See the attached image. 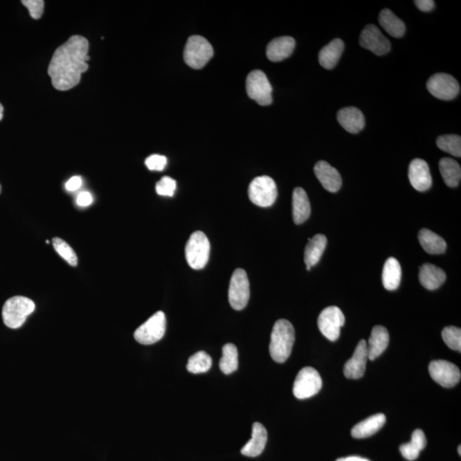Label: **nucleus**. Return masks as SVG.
Listing matches in <instances>:
<instances>
[{
  "mask_svg": "<svg viewBox=\"0 0 461 461\" xmlns=\"http://www.w3.org/2000/svg\"><path fill=\"white\" fill-rule=\"evenodd\" d=\"M89 40L80 35L71 36L55 51L48 68L55 89L68 91L78 85L82 75L89 68Z\"/></svg>",
  "mask_w": 461,
  "mask_h": 461,
  "instance_id": "nucleus-1",
  "label": "nucleus"
},
{
  "mask_svg": "<svg viewBox=\"0 0 461 461\" xmlns=\"http://www.w3.org/2000/svg\"><path fill=\"white\" fill-rule=\"evenodd\" d=\"M295 343L293 325L287 320H279L273 325L269 345L270 356L278 363L290 357Z\"/></svg>",
  "mask_w": 461,
  "mask_h": 461,
  "instance_id": "nucleus-2",
  "label": "nucleus"
},
{
  "mask_svg": "<svg viewBox=\"0 0 461 461\" xmlns=\"http://www.w3.org/2000/svg\"><path fill=\"white\" fill-rule=\"evenodd\" d=\"M35 302L25 296H13L3 306L2 317L6 327L17 329L25 323L27 318L34 312Z\"/></svg>",
  "mask_w": 461,
  "mask_h": 461,
  "instance_id": "nucleus-3",
  "label": "nucleus"
},
{
  "mask_svg": "<svg viewBox=\"0 0 461 461\" xmlns=\"http://www.w3.org/2000/svg\"><path fill=\"white\" fill-rule=\"evenodd\" d=\"M186 259L192 269L205 268L210 259V244L206 234L200 230L193 233L186 245Z\"/></svg>",
  "mask_w": 461,
  "mask_h": 461,
  "instance_id": "nucleus-4",
  "label": "nucleus"
},
{
  "mask_svg": "<svg viewBox=\"0 0 461 461\" xmlns=\"http://www.w3.org/2000/svg\"><path fill=\"white\" fill-rule=\"evenodd\" d=\"M214 49L211 44L202 36H191L186 42L184 51L186 64L194 69L204 67L213 57Z\"/></svg>",
  "mask_w": 461,
  "mask_h": 461,
  "instance_id": "nucleus-5",
  "label": "nucleus"
},
{
  "mask_svg": "<svg viewBox=\"0 0 461 461\" xmlns=\"http://www.w3.org/2000/svg\"><path fill=\"white\" fill-rule=\"evenodd\" d=\"M252 203L259 207L268 208L275 202L278 190L275 181L269 177H256L251 182L248 190Z\"/></svg>",
  "mask_w": 461,
  "mask_h": 461,
  "instance_id": "nucleus-6",
  "label": "nucleus"
},
{
  "mask_svg": "<svg viewBox=\"0 0 461 461\" xmlns=\"http://www.w3.org/2000/svg\"><path fill=\"white\" fill-rule=\"evenodd\" d=\"M166 325L165 314L163 311H159L135 331L134 338L141 345H153L163 338L166 332Z\"/></svg>",
  "mask_w": 461,
  "mask_h": 461,
  "instance_id": "nucleus-7",
  "label": "nucleus"
},
{
  "mask_svg": "<svg viewBox=\"0 0 461 461\" xmlns=\"http://www.w3.org/2000/svg\"><path fill=\"white\" fill-rule=\"evenodd\" d=\"M250 282L246 272L242 269L234 271L230 281L228 299L233 309L242 310L250 300Z\"/></svg>",
  "mask_w": 461,
  "mask_h": 461,
  "instance_id": "nucleus-8",
  "label": "nucleus"
},
{
  "mask_svg": "<svg viewBox=\"0 0 461 461\" xmlns=\"http://www.w3.org/2000/svg\"><path fill=\"white\" fill-rule=\"evenodd\" d=\"M246 91L248 96L257 104L266 106L272 104V86L268 77L261 71L250 73L246 80Z\"/></svg>",
  "mask_w": 461,
  "mask_h": 461,
  "instance_id": "nucleus-9",
  "label": "nucleus"
},
{
  "mask_svg": "<svg viewBox=\"0 0 461 461\" xmlns=\"http://www.w3.org/2000/svg\"><path fill=\"white\" fill-rule=\"evenodd\" d=\"M322 388V379L320 373L311 367L303 368L298 372L293 386L294 396L303 400L316 396Z\"/></svg>",
  "mask_w": 461,
  "mask_h": 461,
  "instance_id": "nucleus-10",
  "label": "nucleus"
},
{
  "mask_svg": "<svg viewBox=\"0 0 461 461\" xmlns=\"http://www.w3.org/2000/svg\"><path fill=\"white\" fill-rule=\"evenodd\" d=\"M345 323V317L342 310L336 306L325 309L318 318V327L325 338L334 342L340 336V330Z\"/></svg>",
  "mask_w": 461,
  "mask_h": 461,
  "instance_id": "nucleus-11",
  "label": "nucleus"
},
{
  "mask_svg": "<svg viewBox=\"0 0 461 461\" xmlns=\"http://www.w3.org/2000/svg\"><path fill=\"white\" fill-rule=\"evenodd\" d=\"M427 89L435 98L441 100H452L458 96L460 85L452 75L438 73L427 82Z\"/></svg>",
  "mask_w": 461,
  "mask_h": 461,
  "instance_id": "nucleus-12",
  "label": "nucleus"
},
{
  "mask_svg": "<svg viewBox=\"0 0 461 461\" xmlns=\"http://www.w3.org/2000/svg\"><path fill=\"white\" fill-rule=\"evenodd\" d=\"M429 372L435 382L445 388L455 387L461 378L459 368L451 362L444 360L431 361Z\"/></svg>",
  "mask_w": 461,
  "mask_h": 461,
  "instance_id": "nucleus-13",
  "label": "nucleus"
},
{
  "mask_svg": "<svg viewBox=\"0 0 461 461\" xmlns=\"http://www.w3.org/2000/svg\"><path fill=\"white\" fill-rule=\"evenodd\" d=\"M360 45L372 53L383 56L389 53L390 42L375 25L369 24L362 30Z\"/></svg>",
  "mask_w": 461,
  "mask_h": 461,
  "instance_id": "nucleus-14",
  "label": "nucleus"
},
{
  "mask_svg": "<svg viewBox=\"0 0 461 461\" xmlns=\"http://www.w3.org/2000/svg\"><path fill=\"white\" fill-rule=\"evenodd\" d=\"M368 360V345L365 340L359 342L353 356L347 361L343 368L347 379H358L363 377Z\"/></svg>",
  "mask_w": 461,
  "mask_h": 461,
  "instance_id": "nucleus-15",
  "label": "nucleus"
},
{
  "mask_svg": "<svg viewBox=\"0 0 461 461\" xmlns=\"http://www.w3.org/2000/svg\"><path fill=\"white\" fill-rule=\"evenodd\" d=\"M408 178L413 188L419 192H426L433 185L429 165L422 159H417L410 163Z\"/></svg>",
  "mask_w": 461,
  "mask_h": 461,
  "instance_id": "nucleus-16",
  "label": "nucleus"
},
{
  "mask_svg": "<svg viewBox=\"0 0 461 461\" xmlns=\"http://www.w3.org/2000/svg\"><path fill=\"white\" fill-rule=\"evenodd\" d=\"M314 174L327 191L336 192L342 186L339 172L325 161H320L314 168Z\"/></svg>",
  "mask_w": 461,
  "mask_h": 461,
  "instance_id": "nucleus-17",
  "label": "nucleus"
},
{
  "mask_svg": "<svg viewBox=\"0 0 461 461\" xmlns=\"http://www.w3.org/2000/svg\"><path fill=\"white\" fill-rule=\"evenodd\" d=\"M268 442V431L261 423L255 422L252 426L251 440L245 444L241 453L247 457H256L261 455Z\"/></svg>",
  "mask_w": 461,
  "mask_h": 461,
  "instance_id": "nucleus-18",
  "label": "nucleus"
},
{
  "mask_svg": "<svg viewBox=\"0 0 461 461\" xmlns=\"http://www.w3.org/2000/svg\"><path fill=\"white\" fill-rule=\"evenodd\" d=\"M295 46V39L290 36L274 39L266 47V57L272 62L283 61L293 53Z\"/></svg>",
  "mask_w": 461,
  "mask_h": 461,
  "instance_id": "nucleus-19",
  "label": "nucleus"
},
{
  "mask_svg": "<svg viewBox=\"0 0 461 461\" xmlns=\"http://www.w3.org/2000/svg\"><path fill=\"white\" fill-rule=\"evenodd\" d=\"M390 343V334L387 329L382 325H376L372 328L370 338L367 343L368 359L374 361L381 356Z\"/></svg>",
  "mask_w": 461,
  "mask_h": 461,
  "instance_id": "nucleus-20",
  "label": "nucleus"
},
{
  "mask_svg": "<svg viewBox=\"0 0 461 461\" xmlns=\"http://www.w3.org/2000/svg\"><path fill=\"white\" fill-rule=\"evenodd\" d=\"M338 120L347 132L358 134L365 127V117L360 109L356 107H347L340 109Z\"/></svg>",
  "mask_w": 461,
  "mask_h": 461,
  "instance_id": "nucleus-21",
  "label": "nucleus"
},
{
  "mask_svg": "<svg viewBox=\"0 0 461 461\" xmlns=\"http://www.w3.org/2000/svg\"><path fill=\"white\" fill-rule=\"evenodd\" d=\"M419 277L422 287L430 291L437 290L446 280L444 271L431 263L420 266Z\"/></svg>",
  "mask_w": 461,
  "mask_h": 461,
  "instance_id": "nucleus-22",
  "label": "nucleus"
},
{
  "mask_svg": "<svg viewBox=\"0 0 461 461\" xmlns=\"http://www.w3.org/2000/svg\"><path fill=\"white\" fill-rule=\"evenodd\" d=\"M292 214L296 225L302 224L310 217L309 199L305 190L301 188H296L292 195Z\"/></svg>",
  "mask_w": 461,
  "mask_h": 461,
  "instance_id": "nucleus-23",
  "label": "nucleus"
},
{
  "mask_svg": "<svg viewBox=\"0 0 461 461\" xmlns=\"http://www.w3.org/2000/svg\"><path fill=\"white\" fill-rule=\"evenodd\" d=\"M386 422V415L383 413H377L354 426L351 431V435L358 439L372 437L381 429Z\"/></svg>",
  "mask_w": 461,
  "mask_h": 461,
  "instance_id": "nucleus-24",
  "label": "nucleus"
},
{
  "mask_svg": "<svg viewBox=\"0 0 461 461\" xmlns=\"http://www.w3.org/2000/svg\"><path fill=\"white\" fill-rule=\"evenodd\" d=\"M345 50V43L342 39H335L328 45L322 48L319 53V62L322 67L332 69L338 64L343 51Z\"/></svg>",
  "mask_w": 461,
  "mask_h": 461,
  "instance_id": "nucleus-25",
  "label": "nucleus"
},
{
  "mask_svg": "<svg viewBox=\"0 0 461 461\" xmlns=\"http://www.w3.org/2000/svg\"><path fill=\"white\" fill-rule=\"evenodd\" d=\"M327 239L323 234H317L309 239L305 251V262L307 270H310L320 262L327 247Z\"/></svg>",
  "mask_w": 461,
  "mask_h": 461,
  "instance_id": "nucleus-26",
  "label": "nucleus"
},
{
  "mask_svg": "<svg viewBox=\"0 0 461 461\" xmlns=\"http://www.w3.org/2000/svg\"><path fill=\"white\" fill-rule=\"evenodd\" d=\"M401 280V268L396 258L390 257L383 266L382 281L388 291H395L399 287Z\"/></svg>",
  "mask_w": 461,
  "mask_h": 461,
  "instance_id": "nucleus-27",
  "label": "nucleus"
},
{
  "mask_svg": "<svg viewBox=\"0 0 461 461\" xmlns=\"http://www.w3.org/2000/svg\"><path fill=\"white\" fill-rule=\"evenodd\" d=\"M419 241L424 250L431 255L444 253L447 248V244L442 237L426 228L420 230Z\"/></svg>",
  "mask_w": 461,
  "mask_h": 461,
  "instance_id": "nucleus-28",
  "label": "nucleus"
},
{
  "mask_svg": "<svg viewBox=\"0 0 461 461\" xmlns=\"http://www.w3.org/2000/svg\"><path fill=\"white\" fill-rule=\"evenodd\" d=\"M379 21L384 30L393 37L401 38L405 34L406 27L404 21L399 19L390 10H383L379 14Z\"/></svg>",
  "mask_w": 461,
  "mask_h": 461,
  "instance_id": "nucleus-29",
  "label": "nucleus"
},
{
  "mask_svg": "<svg viewBox=\"0 0 461 461\" xmlns=\"http://www.w3.org/2000/svg\"><path fill=\"white\" fill-rule=\"evenodd\" d=\"M427 444L426 435L422 430H415L412 434L411 442L402 444L400 451L406 460L413 461L418 458L420 451L426 448Z\"/></svg>",
  "mask_w": 461,
  "mask_h": 461,
  "instance_id": "nucleus-30",
  "label": "nucleus"
},
{
  "mask_svg": "<svg viewBox=\"0 0 461 461\" xmlns=\"http://www.w3.org/2000/svg\"><path fill=\"white\" fill-rule=\"evenodd\" d=\"M439 168H440L442 179L445 184L449 188H456L458 186L461 178V168L455 160L448 159H441L439 162Z\"/></svg>",
  "mask_w": 461,
  "mask_h": 461,
  "instance_id": "nucleus-31",
  "label": "nucleus"
},
{
  "mask_svg": "<svg viewBox=\"0 0 461 461\" xmlns=\"http://www.w3.org/2000/svg\"><path fill=\"white\" fill-rule=\"evenodd\" d=\"M239 368V352L233 343H226L222 347V357L219 360V368L224 374L228 375Z\"/></svg>",
  "mask_w": 461,
  "mask_h": 461,
  "instance_id": "nucleus-32",
  "label": "nucleus"
},
{
  "mask_svg": "<svg viewBox=\"0 0 461 461\" xmlns=\"http://www.w3.org/2000/svg\"><path fill=\"white\" fill-rule=\"evenodd\" d=\"M212 367V359L210 354L204 351H199L189 358L188 363L186 365L188 372L193 374H199L210 371Z\"/></svg>",
  "mask_w": 461,
  "mask_h": 461,
  "instance_id": "nucleus-33",
  "label": "nucleus"
},
{
  "mask_svg": "<svg viewBox=\"0 0 461 461\" xmlns=\"http://www.w3.org/2000/svg\"><path fill=\"white\" fill-rule=\"evenodd\" d=\"M437 145L442 151L457 157L461 156V138L459 135H442L437 138Z\"/></svg>",
  "mask_w": 461,
  "mask_h": 461,
  "instance_id": "nucleus-34",
  "label": "nucleus"
},
{
  "mask_svg": "<svg viewBox=\"0 0 461 461\" xmlns=\"http://www.w3.org/2000/svg\"><path fill=\"white\" fill-rule=\"evenodd\" d=\"M53 244L55 251H57L58 255L62 256L69 265L76 266L78 263V258L73 248L69 246L67 242L64 240L60 239V237H54L53 239Z\"/></svg>",
  "mask_w": 461,
  "mask_h": 461,
  "instance_id": "nucleus-35",
  "label": "nucleus"
},
{
  "mask_svg": "<svg viewBox=\"0 0 461 461\" xmlns=\"http://www.w3.org/2000/svg\"><path fill=\"white\" fill-rule=\"evenodd\" d=\"M442 339L449 349L461 351V330L456 327H447L442 332Z\"/></svg>",
  "mask_w": 461,
  "mask_h": 461,
  "instance_id": "nucleus-36",
  "label": "nucleus"
},
{
  "mask_svg": "<svg viewBox=\"0 0 461 461\" xmlns=\"http://www.w3.org/2000/svg\"><path fill=\"white\" fill-rule=\"evenodd\" d=\"M177 186V181L174 179L164 177L156 183V191L160 196L173 197Z\"/></svg>",
  "mask_w": 461,
  "mask_h": 461,
  "instance_id": "nucleus-37",
  "label": "nucleus"
},
{
  "mask_svg": "<svg viewBox=\"0 0 461 461\" xmlns=\"http://www.w3.org/2000/svg\"><path fill=\"white\" fill-rule=\"evenodd\" d=\"M21 3L27 7L32 18L38 20L42 17L44 6H45V2L43 0H24Z\"/></svg>",
  "mask_w": 461,
  "mask_h": 461,
  "instance_id": "nucleus-38",
  "label": "nucleus"
},
{
  "mask_svg": "<svg viewBox=\"0 0 461 461\" xmlns=\"http://www.w3.org/2000/svg\"><path fill=\"white\" fill-rule=\"evenodd\" d=\"M167 157L161 155H152L146 159L145 165L152 171H163L167 165Z\"/></svg>",
  "mask_w": 461,
  "mask_h": 461,
  "instance_id": "nucleus-39",
  "label": "nucleus"
},
{
  "mask_svg": "<svg viewBox=\"0 0 461 461\" xmlns=\"http://www.w3.org/2000/svg\"><path fill=\"white\" fill-rule=\"evenodd\" d=\"M93 196L89 192H80L77 197L76 203L80 207H87L93 204Z\"/></svg>",
  "mask_w": 461,
  "mask_h": 461,
  "instance_id": "nucleus-40",
  "label": "nucleus"
},
{
  "mask_svg": "<svg viewBox=\"0 0 461 461\" xmlns=\"http://www.w3.org/2000/svg\"><path fill=\"white\" fill-rule=\"evenodd\" d=\"M82 185V179L80 177H72L66 183L65 188L69 192L77 191Z\"/></svg>",
  "mask_w": 461,
  "mask_h": 461,
  "instance_id": "nucleus-41",
  "label": "nucleus"
},
{
  "mask_svg": "<svg viewBox=\"0 0 461 461\" xmlns=\"http://www.w3.org/2000/svg\"><path fill=\"white\" fill-rule=\"evenodd\" d=\"M418 8L424 12H429L433 10L435 7V2L433 0H417L415 2Z\"/></svg>",
  "mask_w": 461,
  "mask_h": 461,
  "instance_id": "nucleus-42",
  "label": "nucleus"
},
{
  "mask_svg": "<svg viewBox=\"0 0 461 461\" xmlns=\"http://www.w3.org/2000/svg\"><path fill=\"white\" fill-rule=\"evenodd\" d=\"M336 461H370L368 459L362 458V457L359 456H349L345 457V458H340Z\"/></svg>",
  "mask_w": 461,
  "mask_h": 461,
  "instance_id": "nucleus-43",
  "label": "nucleus"
},
{
  "mask_svg": "<svg viewBox=\"0 0 461 461\" xmlns=\"http://www.w3.org/2000/svg\"><path fill=\"white\" fill-rule=\"evenodd\" d=\"M3 116V107L1 104H0V120H2Z\"/></svg>",
  "mask_w": 461,
  "mask_h": 461,
  "instance_id": "nucleus-44",
  "label": "nucleus"
},
{
  "mask_svg": "<svg viewBox=\"0 0 461 461\" xmlns=\"http://www.w3.org/2000/svg\"><path fill=\"white\" fill-rule=\"evenodd\" d=\"M460 450H461V446L460 445V446H459V455H461V451H460Z\"/></svg>",
  "mask_w": 461,
  "mask_h": 461,
  "instance_id": "nucleus-45",
  "label": "nucleus"
},
{
  "mask_svg": "<svg viewBox=\"0 0 461 461\" xmlns=\"http://www.w3.org/2000/svg\"><path fill=\"white\" fill-rule=\"evenodd\" d=\"M1 192H2V188L1 186H0V193H1Z\"/></svg>",
  "mask_w": 461,
  "mask_h": 461,
  "instance_id": "nucleus-46",
  "label": "nucleus"
}]
</instances>
